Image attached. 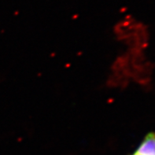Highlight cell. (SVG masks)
Listing matches in <instances>:
<instances>
[{
	"instance_id": "cell-1",
	"label": "cell",
	"mask_w": 155,
	"mask_h": 155,
	"mask_svg": "<svg viewBox=\"0 0 155 155\" xmlns=\"http://www.w3.org/2000/svg\"><path fill=\"white\" fill-rule=\"evenodd\" d=\"M132 155H155V133H149Z\"/></svg>"
}]
</instances>
